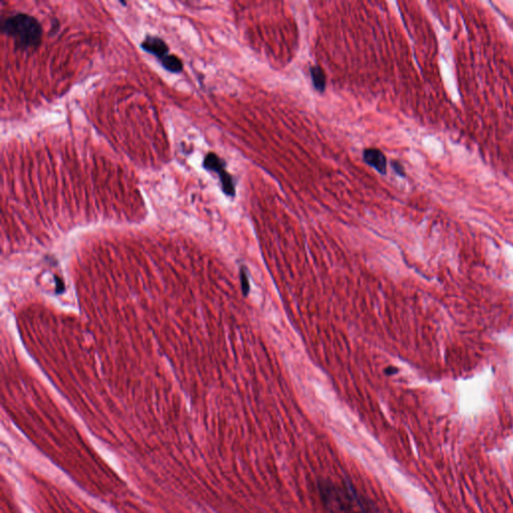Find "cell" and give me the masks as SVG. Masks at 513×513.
I'll list each match as a JSON object with an SVG mask.
<instances>
[{"label": "cell", "mask_w": 513, "mask_h": 513, "mask_svg": "<svg viewBox=\"0 0 513 513\" xmlns=\"http://www.w3.org/2000/svg\"><path fill=\"white\" fill-rule=\"evenodd\" d=\"M319 491L329 512L373 513V502L348 484L323 481Z\"/></svg>", "instance_id": "6da1fadb"}, {"label": "cell", "mask_w": 513, "mask_h": 513, "mask_svg": "<svg viewBox=\"0 0 513 513\" xmlns=\"http://www.w3.org/2000/svg\"><path fill=\"white\" fill-rule=\"evenodd\" d=\"M1 31L12 38L17 48L29 49L39 47L44 29L40 23L30 14L17 12L7 16L1 24Z\"/></svg>", "instance_id": "7a4b0ae2"}, {"label": "cell", "mask_w": 513, "mask_h": 513, "mask_svg": "<svg viewBox=\"0 0 513 513\" xmlns=\"http://www.w3.org/2000/svg\"><path fill=\"white\" fill-rule=\"evenodd\" d=\"M226 165V162L212 152L206 155L203 162V166L206 170L218 174L223 193L228 197L233 198L236 196V183L233 176L227 172Z\"/></svg>", "instance_id": "3957f363"}, {"label": "cell", "mask_w": 513, "mask_h": 513, "mask_svg": "<svg viewBox=\"0 0 513 513\" xmlns=\"http://www.w3.org/2000/svg\"><path fill=\"white\" fill-rule=\"evenodd\" d=\"M140 47L143 51L153 54L160 61L169 53V47L163 38L155 35H146L140 44Z\"/></svg>", "instance_id": "277c9868"}, {"label": "cell", "mask_w": 513, "mask_h": 513, "mask_svg": "<svg viewBox=\"0 0 513 513\" xmlns=\"http://www.w3.org/2000/svg\"><path fill=\"white\" fill-rule=\"evenodd\" d=\"M363 161L368 165L372 166L379 174L386 175L387 173V159L382 151L369 147L363 152Z\"/></svg>", "instance_id": "5b68a950"}, {"label": "cell", "mask_w": 513, "mask_h": 513, "mask_svg": "<svg viewBox=\"0 0 513 513\" xmlns=\"http://www.w3.org/2000/svg\"><path fill=\"white\" fill-rule=\"evenodd\" d=\"M310 74L314 89L318 93L323 94L326 90L327 86L326 73L324 70L320 66H313L310 68Z\"/></svg>", "instance_id": "8992f818"}, {"label": "cell", "mask_w": 513, "mask_h": 513, "mask_svg": "<svg viewBox=\"0 0 513 513\" xmlns=\"http://www.w3.org/2000/svg\"><path fill=\"white\" fill-rule=\"evenodd\" d=\"M161 63L164 70L173 73H179L184 70V65L182 59L175 54L166 55L161 60Z\"/></svg>", "instance_id": "52a82bcc"}, {"label": "cell", "mask_w": 513, "mask_h": 513, "mask_svg": "<svg viewBox=\"0 0 513 513\" xmlns=\"http://www.w3.org/2000/svg\"><path fill=\"white\" fill-rule=\"evenodd\" d=\"M241 281H242V288H243V292L245 295H248L249 293V290H250V286H249V281H248V276L246 274V271L244 270V268L242 269L241 271Z\"/></svg>", "instance_id": "ba28073f"}, {"label": "cell", "mask_w": 513, "mask_h": 513, "mask_svg": "<svg viewBox=\"0 0 513 513\" xmlns=\"http://www.w3.org/2000/svg\"><path fill=\"white\" fill-rule=\"evenodd\" d=\"M391 166H392V168L394 169V172L396 173L398 176H400V177H405L406 176L404 166L402 165V163H400L399 161L391 162Z\"/></svg>", "instance_id": "9c48e42d"}, {"label": "cell", "mask_w": 513, "mask_h": 513, "mask_svg": "<svg viewBox=\"0 0 513 513\" xmlns=\"http://www.w3.org/2000/svg\"><path fill=\"white\" fill-rule=\"evenodd\" d=\"M397 372H398V369L394 368V367H389V368L385 369V373L387 375H393V374H396Z\"/></svg>", "instance_id": "30bf717a"}]
</instances>
